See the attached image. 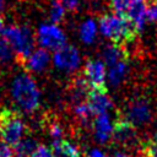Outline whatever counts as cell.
I'll return each mask as SVG.
<instances>
[{"mask_svg":"<svg viewBox=\"0 0 157 157\" xmlns=\"http://www.w3.org/2000/svg\"><path fill=\"white\" fill-rule=\"evenodd\" d=\"M29 157H54V155H53V151L49 147H47L44 145H38L36 151Z\"/></svg>","mask_w":157,"mask_h":157,"instance_id":"obj_24","label":"cell"},{"mask_svg":"<svg viewBox=\"0 0 157 157\" xmlns=\"http://www.w3.org/2000/svg\"><path fill=\"white\" fill-rule=\"evenodd\" d=\"M4 4H5V0H0V9L4 6Z\"/></svg>","mask_w":157,"mask_h":157,"instance_id":"obj_30","label":"cell"},{"mask_svg":"<svg viewBox=\"0 0 157 157\" xmlns=\"http://www.w3.org/2000/svg\"><path fill=\"white\" fill-rule=\"evenodd\" d=\"M37 147H38L37 141L29 136H26L17 145L13 146V153L17 157H29L36 151Z\"/></svg>","mask_w":157,"mask_h":157,"instance_id":"obj_16","label":"cell"},{"mask_svg":"<svg viewBox=\"0 0 157 157\" xmlns=\"http://www.w3.org/2000/svg\"><path fill=\"white\" fill-rule=\"evenodd\" d=\"M82 77L86 80V82L91 87V90L107 91V87H105L107 67L103 61L88 60L83 66Z\"/></svg>","mask_w":157,"mask_h":157,"instance_id":"obj_7","label":"cell"},{"mask_svg":"<svg viewBox=\"0 0 157 157\" xmlns=\"http://www.w3.org/2000/svg\"><path fill=\"white\" fill-rule=\"evenodd\" d=\"M13 150L7 144L0 141V157H12Z\"/></svg>","mask_w":157,"mask_h":157,"instance_id":"obj_25","label":"cell"},{"mask_svg":"<svg viewBox=\"0 0 157 157\" xmlns=\"http://www.w3.org/2000/svg\"><path fill=\"white\" fill-rule=\"evenodd\" d=\"M11 97L15 104L26 113H33L40 105L39 88L28 74H20L13 78Z\"/></svg>","mask_w":157,"mask_h":157,"instance_id":"obj_2","label":"cell"},{"mask_svg":"<svg viewBox=\"0 0 157 157\" xmlns=\"http://www.w3.org/2000/svg\"><path fill=\"white\" fill-rule=\"evenodd\" d=\"M27 136V125L22 115L13 109L0 110V141L13 147Z\"/></svg>","mask_w":157,"mask_h":157,"instance_id":"obj_3","label":"cell"},{"mask_svg":"<svg viewBox=\"0 0 157 157\" xmlns=\"http://www.w3.org/2000/svg\"><path fill=\"white\" fill-rule=\"evenodd\" d=\"M86 102H87V104H88V107L92 110L94 117L98 115V114L107 113L113 107V103H112L110 98L108 97L107 91L91 90Z\"/></svg>","mask_w":157,"mask_h":157,"instance_id":"obj_13","label":"cell"},{"mask_svg":"<svg viewBox=\"0 0 157 157\" xmlns=\"http://www.w3.org/2000/svg\"><path fill=\"white\" fill-rule=\"evenodd\" d=\"M50 63V55L49 52L44 48L36 49L32 52L26 59L20 61V64L25 67L26 71L29 72H43Z\"/></svg>","mask_w":157,"mask_h":157,"instance_id":"obj_12","label":"cell"},{"mask_svg":"<svg viewBox=\"0 0 157 157\" xmlns=\"http://www.w3.org/2000/svg\"><path fill=\"white\" fill-rule=\"evenodd\" d=\"M52 151L54 157H81V153L77 150V147L64 139L54 141Z\"/></svg>","mask_w":157,"mask_h":157,"instance_id":"obj_14","label":"cell"},{"mask_svg":"<svg viewBox=\"0 0 157 157\" xmlns=\"http://www.w3.org/2000/svg\"><path fill=\"white\" fill-rule=\"evenodd\" d=\"M2 25H4V18H2V16L0 15V28H2Z\"/></svg>","mask_w":157,"mask_h":157,"instance_id":"obj_29","label":"cell"},{"mask_svg":"<svg viewBox=\"0 0 157 157\" xmlns=\"http://www.w3.org/2000/svg\"><path fill=\"white\" fill-rule=\"evenodd\" d=\"M64 17V5L59 0H53L50 7V20L54 23H58Z\"/></svg>","mask_w":157,"mask_h":157,"instance_id":"obj_21","label":"cell"},{"mask_svg":"<svg viewBox=\"0 0 157 157\" xmlns=\"http://www.w3.org/2000/svg\"><path fill=\"white\" fill-rule=\"evenodd\" d=\"M38 43L44 49H59L65 45V34L55 25H43L37 33Z\"/></svg>","mask_w":157,"mask_h":157,"instance_id":"obj_9","label":"cell"},{"mask_svg":"<svg viewBox=\"0 0 157 157\" xmlns=\"http://www.w3.org/2000/svg\"><path fill=\"white\" fill-rule=\"evenodd\" d=\"M126 72H128V60H124L121 63H118V64L108 67L107 75H108L109 82L113 86H118L125 78Z\"/></svg>","mask_w":157,"mask_h":157,"instance_id":"obj_15","label":"cell"},{"mask_svg":"<svg viewBox=\"0 0 157 157\" xmlns=\"http://www.w3.org/2000/svg\"><path fill=\"white\" fill-rule=\"evenodd\" d=\"M48 134L50 135V137L54 141H58V140H63V136H64L65 131H64L63 125L59 121H49Z\"/></svg>","mask_w":157,"mask_h":157,"instance_id":"obj_22","label":"cell"},{"mask_svg":"<svg viewBox=\"0 0 157 157\" xmlns=\"http://www.w3.org/2000/svg\"><path fill=\"white\" fill-rule=\"evenodd\" d=\"M114 13L131 20L140 31L146 21V0H109Z\"/></svg>","mask_w":157,"mask_h":157,"instance_id":"obj_5","label":"cell"},{"mask_svg":"<svg viewBox=\"0 0 157 157\" xmlns=\"http://www.w3.org/2000/svg\"><path fill=\"white\" fill-rule=\"evenodd\" d=\"M53 60L56 67H59L60 70L71 72L78 67L81 58L76 48L71 45H64L55 50Z\"/></svg>","mask_w":157,"mask_h":157,"instance_id":"obj_10","label":"cell"},{"mask_svg":"<svg viewBox=\"0 0 157 157\" xmlns=\"http://www.w3.org/2000/svg\"><path fill=\"white\" fill-rule=\"evenodd\" d=\"M114 157H130V155L125 151V150H120V151H117L115 153H114Z\"/></svg>","mask_w":157,"mask_h":157,"instance_id":"obj_28","label":"cell"},{"mask_svg":"<svg viewBox=\"0 0 157 157\" xmlns=\"http://www.w3.org/2000/svg\"><path fill=\"white\" fill-rule=\"evenodd\" d=\"M146 17L147 21L157 20V0H146Z\"/></svg>","mask_w":157,"mask_h":157,"instance_id":"obj_23","label":"cell"},{"mask_svg":"<svg viewBox=\"0 0 157 157\" xmlns=\"http://www.w3.org/2000/svg\"><path fill=\"white\" fill-rule=\"evenodd\" d=\"M74 113L76 115V118L82 123V124H88L91 123L92 124V120L94 118L92 110L90 109L87 102H82V103H78L75 105L74 108Z\"/></svg>","mask_w":157,"mask_h":157,"instance_id":"obj_17","label":"cell"},{"mask_svg":"<svg viewBox=\"0 0 157 157\" xmlns=\"http://www.w3.org/2000/svg\"><path fill=\"white\" fill-rule=\"evenodd\" d=\"M141 151L145 157H157V132H155L142 144Z\"/></svg>","mask_w":157,"mask_h":157,"instance_id":"obj_20","label":"cell"},{"mask_svg":"<svg viewBox=\"0 0 157 157\" xmlns=\"http://www.w3.org/2000/svg\"><path fill=\"white\" fill-rule=\"evenodd\" d=\"M152 107L151 103L142 98H134L132 101L129 102L125 112V120H128L131 125L135 128L137 126H144L148 124L152 119Z\"/></svg>","mask_w":157,"mask_h":157,"instance_id":"obj_6","label":"cell"},{"mask_svg":"<svg viewBox=\"0 0 157 157\" xmlns=\"http://www.w3.org/2000/svg\"><path fill=\"white\" fill-rule=\"evenodd\" d=\"M112 140H114L118 145H120L125 150L135 148L139 145V136L136 132V128L125 119H119L114 124Z\"/></svg>","mask_w":157,"mask_h":157,"instance_id":"obj_8","label":"cell"},{"mask_svg":"<svg viewBox=\"0 0 157 157\" xmlns=\"http://www.w3.org/2000/svg\"><path fill=\"white\" fill-rule=\"evenodd\" d=\"M86 157H108V156L103 151H101L98 148H93V150L88 151V153H87Z\"/></svg>","mask_w":157,"mask_h":157,"instance_id":"obj_27","label":"cell"},{"mask_svg":"<svg viewBox=\"0 0 157 157\" xmlns=\"http://www.w3.org/2000/svg\"><path fill=\"white\" fill-rule=\"evenodd\" d=\"M59 1L64 5V7H67L70 10L76 9L78 5V0H59Z\"/></svg>","mask_w":157,"mask_h":157,"instance_id":"obj_26","label":"cell"},{"mask_svg":"<svg viewBox=\"0 0 157 157\" xmlns=\"http://www.w3.org/2000/svg\"><path fill=\"white\" fill-rule=\"evenodd\" d=\"M92 129L94 132V137L99 144H107L113 137L114 124L112 123L108 113L98 114L92 120Z\"/></svg>","mask_w":157,"mask_h":157,"instance_id":"obj_11","label":"cell"},{"mask_svg":"<svg viewBox=\"0 0 157 157\" xmlns=\"http://www.w3.org/2000/svg\"><path fill=\"white\" fill-rule=\"evenodd\" d=\"M99 28L102 33L112 40L113 44L124 47L135 39L139 29L136 25L117 13H105L99 18Z\"/></svg>","mask_w":157,"mask_h":157,"instance_id":"obj_1","label":"cell"},{"mask_svg":"<svg viewBox=\"0 0 157 157\" xmlns=\"http://www.w3.org/2000/svg\"><path fill=\"white\" fill-rule=\"evenodd\" d=\"M13 58V49L9 44V42L0 37V65H5L10 63Z\"/></svg>","mask_w":157,"mask_h":157,"instance_id":"obj_19","label":"cell"},{"mask_svg":"<svg viewBox=\"0 0 157 157\" xmlns=\"http://www.w3.org/2000/svg\"><path fill=\"white\" fill-rule=\"evenodd\" d=\"M80 37L85 43H92L96 37V25L92 20L86 21L80 29Z\"/></svg>","mask_w":157,"mask_h":157,"instance_id":"obj_18","label":"cell"},{"mask_svg":"<svg viewBox=\"0 0 157 157\" xmlns=\"http://www.w3.org/2000/svg\"><path fill=\"white\" fill-rule=\"evenodd\" d=\"M1 37L5 38L9 42V44L12 47L13 52L16 53V58L18 63L26 59L33 50L34 36L27 28L10 26L2 31Z\"/></svg>","mask_w":157,"mask_h":157,"instance_id":"obj_4","label":"cell"}]
</instances>
